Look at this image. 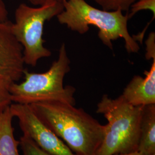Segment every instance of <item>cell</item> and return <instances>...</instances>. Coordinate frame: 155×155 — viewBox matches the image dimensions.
Wrapping results in <instances>:
<instances>
[{
  "mask_svg": "<svg viewBox=\"0 0 155 155\" xmlns=\"http://www.w3.org/2000/svg\"><path fill=\"white\" fill-rule=\"evenodd\" d=\"M31 108L39 119L77 155H95L105 136L102 125L82 108L66 102L35 103Z\"/></svg>",
  "mask_w": 155,
  "mask_h": 155,
  "instance_id": "6da1fadb",
  "label": "cell"
},
{
  "mask_svg": "<svg viewBox=\"0 0 155 155\" xmlns=\"http://www.w3.org/2000/svg\"><path fill=\"white\" fill-rule=\"evenodd\" d=\"M63 5V11L56 16L58 21L72 31L84 35L93 25L98 29V36L102 43L110 50H113V42L120 38L124 40L129 54L137 53L140 50L139 43L129 32L127 13L124 15L120 9H99L85 0H65Z\"/></svg>",
  "mask_w": 155,
  "mask_h": 155,
  "instance_id": "7a4b0ae2",
  "label": "cell"
},
{
  "mask_svg": "<svg viewBox=\"0 0 155 155\" xmlns=\"http://www.w3.org/2000/svg\"><path fill=\"white\" fill-rule=\"evenodd\" d=\"M70 60L64 43L61 45L58 59L45 72L35 73L25 70L24 81L12 83L10 86L12 102L31 105L38 102L59 101L75 105L72 86H64L63 81L70 71Z\"/></svg>",
  "mask_w": 155,
  "mask_h": 155,
  "instance_id": "3957f363",
  "label": "cell"
},
{
  "mask_svg": "<svg viewBox=\"0 0 155 155\" xmlns=\"http://www.w3.org/2000/svg\"><path fill=\"white\" fill-rule=\"evenodd\" d=\"M144 106H134L120 95L111 98L104 94L96 112L107 121L103 142L95 155H114L137 151L140 125Z\"/></svg>",
  "mask_w": 155,
  "mask_h": 155,
  "instance_id": "277c9868",
  "label": "cell"
},
{
  "mask_svg": "<svg viewBox=\"0 0 155 155\" xmlns=\"http://www.w3.org/2000/svg\"><path fill=\"white\" fill-rule=\"evenodd\" d=\"M63 9V3L59 2L36 7L24 3L18 6L12 29L22 45L25 64L35 67L40 59L51 55V51L44 45L45 22L57 16Z\"/></svg>",
  "mask_w": 155,
  "mask_h": 155,
  "instance_id": "5b68a950",
  "label": "cell"
},
{
  "mask_svg": "<svg viewBox=\"0 0 155 155\" xmlns=\"http://www.w3.org/2000/svg\"><path fill=\"white\" fill-rule=\"evenodd\" d=\"M10 108L18 120L23 134L32 139L41 150L51 155H77L39 119L29 105L14 103Z\"/></svg>",
  "mask_w": 155,
  "mask_h": 155,
  "instance_id": "8992f818",
  "label": "cell"
},
{
  "mask_svg": "<svg viewBox=\"0 0 155 155\" xmlns=\"http://www.w3.org/2000/svg\"><path fill=\"white\" fill-rule=\"evenodd\" d=\"M8 20L0 21V77L12 82L18 81L25 70L22 45L12 29Z\"/></svg>",
  "mask_w": 155,
  "mask_h": 155,
  "instance_id": "52a82bcc",
  "label": "cell"
},
{
  "mask_svg": "<svg viewBox=\"0 0 155 155\" xmlns=\"http://www.w3.org/2000/svg\"><path fill=\"white\" fill-rule=\"evenodd\" d=\"M144 76H134L123 91L124 98L134 106L155 104V59Z\"/></svg>",
  "mask_w": 155,
  "mask_h": 155,
  "instance_id": "ba28073f",
  "label": "cell"
},
{
  "mask_svg": "<svg viewBox=\"0 0 155 155\" xmlns=\"http://www.w3.org/2000/svg\"><path fill=\"white\" fill-rule=\"evenodd\" d=\"M137 151L145 155H155V104L143 106Z\"/></svg>",
  "mask_w": 155,
  "mask_h": 155,
  "instance_id": "9c48e42d",
  "label": "cell"
},
{
  "mask_svg": "<svg viewBox=\"0 0 155 155\" xmlns=\"http://www.w3.org/2000/svg\"><path fill=\"white\" fill-rule=\"evenodd\" d=\"M13 117L10 107L0 116V155H20L18 150L20 141L15 138L12 124Z\"/></svg>",
  "mask_w": 155,
  "mask_h": 155,
  "instance_id": "30bf717a",
  "label": "cell"
},
{
  "mask_svg": "<svg viewBox=\"0 0 155 155\" xmlns=\"http://www.w3.org/2000/svg\"><path fill=\"white\" fill-rule=\"evenodd\" d=\"M105 11H116L127 12L130 6L137 0H93Z\"/></svg>",
  "mask_w": 155,
  "mask_h": 155,
  "instance_id": "8fae6325",
  "label": "cell"
},
{
  "mask_svg": "<svg viewBox=\"0 0 155 155\" xmlns=\"http://www.w3.org/2000/svg\"><path fill=\"white\" fill-rule=\"evenodd\" d=\"M12 82L0 77V116L12 104L10 86Z\"/></svg>",
  "mask_w": 155,
  "mask_h": 155,
  "instance_id": "7c38bea8",
  "label": "cell"
},
{
  "mask_svg": "<svg viewBox=\"0 0 155 155\" xmlns=\"http://www.w3.org/2000/svg\"><path fill=\"white\" fill-rule=\"evenodd\" d=\"M19 141L23 155H51L41 150L32 139L26 135L23 134Z\"/></svg>",
  "mask_w": 155,
  "mask_h": 155,
  "instance_id": "4fadbf2b",
  "label": "cell"
},
{
  "mask_svg": "<svg viewBox=\"0 0 155 155\" xmlns=\"http://www.w3.org/2000/svg\"><path fill=\"white\" fill-rule=\"evenodd\" d=\"M143 10H150L155 17V0H137L130 6L127 12L129 18H131L137 13Z\"/></svg>",
  "mask_w": 155,
  "mask_h": 155,
  "instance_id": "5bb4252c",
  "label": "cell"
},
{
  "mask_svg": "<svg viewBox=\"0 0 155 155\" xmlns=\"http://www.w3.org/2000/svg\"><path fill=\"white\" fill-rule=\"evenodd\" d=\"M146 55L147 60L155 59V35L154 32H151L148 38L146 41Z\"/></svg>",
  "mask_w": 155,
  "mask_h": 155,
  "instance_id": "9a60e30c",
  "label": "cell"
},
{
  "mask_svg": "<svg viewBox=\"0 0 155 155\" xmlns=\"http://www.w3.org/2000/svg\"><path fill=\"white\" fill-rule=\"evenodd\" d=\"M8 12L5 4L2 0H0V21L8 20Z\"/></svg>",
  "mask_w": 155,
  "mask_h": 155,
  "instance_id": "2e32d148",
  "label": "cell"
},
{
  "mask_svg": "<svg viewBox=\"0 0 155 155\" xmlns=\"http://www.w3.org/2000/svg\"><path fill=\"white\" fill-rule=\"evenodd\" d=\"M29 2L32 4L33 5L38 6H41L47 4H50L52 2H61L64 3L65 0H28Z\"/></svg>",
  "mask_w": 155,
  "mask_h": 155,
  "instance_id": "e0dca14e",
  "label": "cell"
},
{
  "mask_svg": "<svg viewBox=\"0 0 155 155\" xmlns=\"http://www.w3.org/2000/svg\"><path fill=\"white\" fill-rule=\"evenodd\" d=\"M114 155H145L141 153H140L139 151H133L128 153H118Z\"/></svg>",
  "mask_w": 155,
  "mask_h": 155,
  "instance_id": "ac0fdd59",
  "label": "cell"
}]
</instances>
